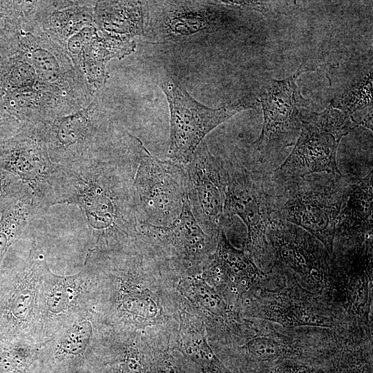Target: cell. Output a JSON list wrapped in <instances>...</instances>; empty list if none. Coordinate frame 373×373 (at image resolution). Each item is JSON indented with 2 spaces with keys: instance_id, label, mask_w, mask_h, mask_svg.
<instances>
[{
  "instance_id": "cell-19",
  "label": "cell",
  "mask_w": 373,
  "mask_h": 373,
  "mask_svg": "<svg viewBox=\"0 0 373 373\" xmlns=\"http://www.w3.org/2000/svg\"><path fill=\"white\" fill-rule=\"evenodd\" d=\"M358 243L347 256L340 271L332 269V285H341L345 307L354 314L367 316L370 283L372 278V235L357 239Z\"/></svg>"
},
{
  "instance_id": "cell-30",
  "label": "cell",
  "mask_w": 373,
  "mask_h": 373,
  "mask_svg": "<svg viewBox=\"0 0 373 373\" xmlns=\"http://www.w3.org/2000/svg\"><path fill=\"white\" fill-rule=\"evenodd\" d=\"M29 193L31 191L17 176L0 168V216L6 207Z\"/></svg>"
},
{
  "instance_id": "cell-8",
  "label": "cell",
  "mask_w": 373,
  "mask_h": 373,
  "mask_svg": "<svg viewBox=\"0 0 373 373\" xmlns=\"http://www.w3.org/2000/svg\"><path fill=\"white\" fill-rule=\"evenodd\" d=\"M0 168L29 188L40 209L62 204L66 169L51 160L35 125L23 124L0 144Z\"/></svg>"
},
{
  "instance_id": "cell-10",
  "label": "cell",
  "mask_w": 373,
  "mask_h": 373,
  "mask_svg": "<svg viewBox=\"0 0 373 373\" xmlns=\"http://www.w3.org/2000/svg\"><path fill=\"white\" fill-rule=\"evenodd\" d=\"M225 184V220L238 216L247 229V248L262 258L268 251L267 231L273 223L271 197L264 186V176L240 164L236 157L222 162Z\"/></svg>"
},
{
  "instance_id": "cell-9",
  "label": "cell",
  "mask_w": 373,
  "mask_h": 373,
  "mask_svg": "<svg viewBox=\"0 0 373 373\" xmlns=\"http://www.w3.org/2000/svg\"><path fill=\"white\" fill-rule=\"evenodd\" d=\"M170 111L168 156L182 165L188 164L204 137L236 114L253 107L247 100H240L218 108L202 104L180 85L170 78L160 83Z\"/></svg>"
},
{
  "instance_id": "cell-20",
  "label": "cell",
  "mask_w": 373,
  "mask_h": 373,
  "mask_svg": "<svg viewBox=\"0 0 373 373\" xmlns=\"http://www.w3.org/2000/svg\"><path fill=\"white\" fill-rule=\"evenodd\" d=\"M95 24L102 33L126 40L144 35L142 2L137 1H95Z\"/></svg>"
},
{
  "instance_id": "cell-29",
  "label": "cell",
  "mask_w": 373,
  "mask_h": 373,
  "mask_svg": "<svg viewBox=\"0 0 373 373\" xmlns=\"http://www.w3.org/2000/svg\"><path fill=\"white\" fill-rule=\"evenodd\" d=\"M183 5L182 9L173 11L174 15L166 22L172 33L175 35H190L206 29L208 24L204 15L190 9L187 11L184 9V3Z\"/></svg>"
},
{
  "instance_id": "cell-24",
  "label": "cell",
  "mask_w": 373,
  "mask_h": 373,
  "mask_svg": "<svg viewBox=\"0 0 373 373\" xmlns=\"http://www.w3.org/2000/svg\"><path fill=\"white\" fill-rule=\"evenodd\" d=\"M39 209L33 195L29 193L3 210L0 216V268L9 248L27 230Z\"/></svg>"
},
{
  "instance_id": "cell-13",
  "label": "cell",
  "mask_w": 373,
  "mask_h": 373,
  "mask_svg": "<svg viewBox=\"0 0 373 373\" xmlns=\"http://www.w3.org/2000/svg\"><path fill=\"white\" fill-rule=\"evenodd\" d=\"M184 168L186 198L191 213L202 229L218 239L226 220L222 161L214 157L202 142Z\"/></svg>"
},
{
  "instance_id": "cell-14",
  "label": "cell",
  "mask_w": 373,
  "mask_h": 373,
  "mask_svg": "<svg viewBox=\"0 0 373 373\" xmlns=\"http://www.w3.org/2000/svg\"><path fill=\"white\" fill-rule=\"evenodd\" d=\"M278 261L296 272L305 283L318 288L332 285V259L324 245L293 224L275 219L267 231Z\"/></svg>"
},
{
  "instance_id": "cell-23",
  "label": "cell",
  "mask_w": 373,
  "mask_h": 373,
  "mask_svg": "<svg viewBox=\"0 0 373 373\" xmlns=\"http://www.w3.org/2000/svg\"><path fill=\"white\" fill-rule=\"evenodd\" d=\"M137 347L125 330L107 327L96 343L94 352L110 359L114 373H153L150 360Z\"/></svg>"
},
{
  "instance_id": "cell-16",
  "label": "cell",
  "mask_w": 373,
  "mask_h": 373,
  "mask_svg": "<svg viewBox=\"0 0 373 373\" xmlns=\"http://www.w3.org/2000/svg\"><path fill=\"white\" fill-rule=\"evenodd\" d=\"M142 231L160 249H169L178 262L191 266L199 262L216 238L206 233L193 216L186 196L175 222L160 228L142 224Z\"/></svg>"
},
{
  "instance_id": "cell-27",
  "label": "cell",
  "mask_w": 373,
  "mask_h": 373,
  "mask_svg": "<svg viewBox=\"0 0 373 373\" xmlns=\"http://www.w3.org/2000/svg\"><path fill=\"white\" fill-rule=\"evenodd\" d=\"M41 344L0 345V373H22L38 358Z\"/></svg>"
},
{
  "instance_id": "cell-18",
  "label": "cell",
  "mask_w": 373,
  "mask_h": 373,
  "mask_svg": "<svg viewBox=\"0 0 373 373\" xmlns=\"http://www.w3.org/2000/svg\"><path fill=\"white\" fill-rule=\"evenodd\" d=\"M106 326L93 309L41 343L38 357L57 366L79 364L94 354L95 345Z\"/></svg>"
},
{
  "instance_id": "cell-12",
  "label": "cell",
  "mask_w": 373,
  "mask_h": 373,
  "mask_svg": "<svg viewBox=\"0 0 373 373\" xmlns=\"http://www.w3.org/2000/svg\"><path fill=\"white\" fill-rule=\"evenodd\" d=\"M303 72L298 70L284 79L271 80L261 94L264 122L256 146L262 162L291 145L300 134V113L309 102L296 83Z\"/></svg>"
},
{
  "instance_id": "cell-22",
  "label": "cell",
  "mask_w": 373,
  "mask_h": 373,
  "mask_svg": "<svg viewBox=\"0 0 373 373\" xmlns=\"http://www.w3.org/2000/svg\"><path fill=\"white\" fill-rule=\"evenodd\" d=\"M95 1H52L51 8L40 29L66 48L67 41L84 28L95 24Z\"/></svg>"
},
{
  "instance_id": "cell-7",
  "label": "cell",
  "mask_w": 373,
  "mask_h": 373,
  "mask_svg": "<svg viewBox=\"0 0 373 373\" xmlns=\"http://www.w3.org/2000/svg\"><path fill=\"white\" fill-rule=\"evenodd\" d=\"M133 195L137 224L164 228L179 218L186 196L184 165L153 156L144 146Z\"/></svg>"
},
{
  "instance_id": "cell-2",
  "label": "cell",
  "mask_w": 373,
  "mask_h": 373,
  "mask_svg": "<svg viewBox=\"0 0 373 373\" xmlns=\"http://www.w3.org/2000/svg\"><path fill=\"white\" fill-rule=\"evenodd\" d=\"M283 189L271 198L273 218L305 230L334 256V240L341 210L351 183L342 174L321 173L301 178H281Z\"/></svg>"
},
{
  "instance_id": "cell-21",
  "label": "cell",
  "mask_w": 373,
  "mask_h": 373,
  "mask_svg": "<svg viewBox=\"0 0 373 373\" xmlns=\"http://www.w3.org/2000/svg\"><path fill=\"white\" fill-rule=\"evenodd\" d=\"M373 173L351 184L347 199L338 216L336 232L347 238L372 234Z\"/></svg>"
},
{
  "instance_id": "cell-17",
  "label": "cell",
  "mask_w": 373,
  "mask_h": 373,
  "mask_svg": "<svg viewBox=\"0 0 373 373\" xmlns=\"http://www.w3.org/2000/svg\"><path fill=\"white\" fill-rule=\"evenodd\" d=\"M315 298L298 287L268 292L262 300L260 317L288 327H334V316L321 309Z\"/></svg>"
},
{
  "instance_id": "cell-11",
  "label": "cell",
  "mask_w": 373,
  "mask_h": 373,
  "mask_svg": "<svg viewBox=\"0 0 373 373\" xmlns=\"http://www.w3.org/2000/svg\"><path fill=\"white\" fill-rule=\"evenodd\" d=\"M19 50L35 68L39 86L74 106H87L94 93L75 65L67 50L50 39L41 29L22 31Z\"/></svg>"
},
{
  "instance_id": "cell-28",
  "label": "cell",
  "mask_w": 373,
  "mask_h": 373,
  "mask_svg": "<svg viewBox=\"0 0 373 373\" xmlns=\"http://www.w3.org/2000/svg\"><path fill=\"white\" fill-rule=\"evenodd\" d=\"M372 356L345 351L334 355L318 373H372Z\"/></svg>"
},
{
  "instance_id": "cell-4",
  "label": "cell",
  "mask_w": 373,
  "mask_h": 373,
  "mask_svg": "<svg viewBox=\"0 0 373 373\" xmlns=\"http://www.w3.org/2000/svg\"><path fill=\"white\" fill-rule=\"evenodd\" d=\"M98 294V274L88 260L79 272L68 276L57 275L47 266L39 288L35 343L50 340L95 309Z\"/></svg>"
},
{
  "instance_id": "cell-31",
  "label": "cell",
  "mask_w": 373,
  "mask_h": 373,
  "mask_svg": "<svg viewBox=\"0 0 373 373\" xmlns=\"http://www.w3.org/2000/svg\"><path fill=\"white\" fill-rule=\"evenodd\" d=\"M316 370L306 361L287 358L274 365L270 373H315Z\"/></svg>"
},
{
  "instance_id": "cell-25",
  "label": "cell",
  "mask_w": 373,
  "mask_h": 373,
  "mask_svg": "<svg viewBox=\"0 0 373 373\" xmlns=\"http://www.w3.org/2000/svg\"><path fill=\"white\" fill-rule=\"evenodd\" d=\"M213 269L243 283L253 284L267 277L244 252L235 249L222 229L218 238V247Z\"/></svg>"
},
{
  "instance_id": "cell-26",
  "label": "cell",
  "mask_w": 373,
  "mask_h": 373,
  "mask_svg": "<svg viewBox=\"0 0 373 373\" xmlns=\"http://www.w3.org/2000/svg\"><path fill=\"white\" fill-rule=\"evenodd\" d=\"M247 350L254 364H276L284 359H294L292 356L296 354L288 343L271 336L254 338L248 343Z\"/></svg>"
},
{
  "instance_id": "cell-3",
  "label": "cell",
  "mask_w": 373,
  "mask_h": 373,
  "mask_svg": "<svg viewBox=\"0 0 373 373\" xmlns=\"http://www.w3.org/2000/svg\"><path fill=\"white\" fill-rule=\"evenodd\" d=\"M48 266L35 237L26 258L0 271V345L35 343L40 285Z\"/></svg>"
},
{
  "instance_id": "cell-6",
  "label": "cell",
  "mask_w": 373,
  "mask_h": 373,
  "mask_svg": "<svg viewBox=\"0 0 373 373\" xmlns=\"http://www.w3.org/2000/svg\"><path fill=\"white\" fill-rule=\"evenodd\" d=\"M35 126L51 160L63 166L86 160L120 133L111 124L98 92L85 108Z\"/></svg>"
},
{
  "instance_id": "cell-5",
  "label": "cell",
  "mask_w": 373,
  "mask_h": 373,
  "mask_svg": "<svg viewBox=\"0 0 373 373\" xmlns=\"http://www.w3.org/2000/svg\"><path fill=\"white\" fill-rule=\"evenodd\" d=\"M300 131L285 161L274 171L281 178H301L314 173L341 175L336 153L343 137L359 124L352 116L330 105L321 113L303 108Z\"/></svg>"
},
{
  "instance_id": "cell-1",
  "label": "cell",
  "mask_w": 373,
  "mask_h": 373,
  "mask_svg": "<svg viewBox=\"0 0 373 373\" xmlns=\"http://www.w3.org/2000/svg\"><path fill=\"white\" fill-rule=\"evenodd\" d=\"M144 146L128 132L83 161L64 166L62 204L77 206L87 227L88 251L133 249L138 237L133 183Z\"/></svg>"
},
{
  "instance_id": "cell-15",
  "label": "cell",
  "mask_w": 373,
  "mask_h": 373,
  "mask_svg": "<svg viewBox=\"0 0 373 373\" xmlns=\"http://www.w3.org/2000/svg\"><path fill=\"white\" fill-rule=\"evenodd\" d=\"M135 46L134 41L99 33L95 24L84 28L66 44L70 58L94 93L99 91L108 79L107 63L111 59L130 55Z\"/></svg>"
},
{
  "instance_id": "cell-32",
  "label": "cell",
  "mask_w": 373,
  "mask_h": 373,
  "mask_svg": "<svg viewBox=\"0 0 373 373\" xmlns=\"http://www.w3.org/2000/svg\"><path fill=\"white\" fill-rule=\"evenodd\" d=\"M222 3L237 6L241 7H246L256 10L260 12H263L265 10V6L262 2L254 1H219Z\"/></svg>"
}]
</instances>
